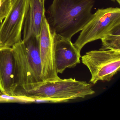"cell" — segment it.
Returning a JSON list of instances; mask_svg holds the SVG:
<instances>
[{
  "label": "cell",
  "instance_id": "cell-2",
  "mask_svg": "<svg viewBox=\"0 0 120 120\" xmlns=\"http://www.w3.org/2000/svg\"><path fill=\"white\" fill-rule=\"evenodd\" d=\"M94 0H53L46 17L52 33L71 40L91 18Z\"/></svg>",
  "mask_w": 120,
  "mask_h": 120
},
{
  "label": "cell",
  "instance_id": "cell-7",
  "mask_svg": "<svg viewBox=\"0 0 120 120\" xmlns=\"http://www.w3.org/2000/svg\"><path fill=\"white\" fill-rule=\"evenodd\" d=\"M39 39L43 80H58L60 78L55 67L54 33L50 29L46 16L43 21Z\"/></svg>",
  "mask_w": 120,
  "mask_h": 120
},
{
  "label": "cell",
  "instance_id": "cell-10",
  "mask_svg": "<svg viewBox=\"0 0 120 120\" xmlns=\"http://www.w3.org/2000/svg\"><path fill=\"white\" fill-rule=\"evenodd\" d=\"M14 59L12 47L0 48V90L14 96Z\"/></svg>",
  "mask_w": 120,
  "mask_h": 120
},
{
  "label": "cell",
  "instance_id": "cell-14",
  "mask_svg": "<svg viewBox=\"0 0 120 120\" xmlns=\"http://www.w3.org/2000/svg\"><path fill=\"white\" fill-rule=\"evenodd\" d=\"M114 2H116L119 4L120 5V0H111Z\"/></svg>",
  "mask_w": 120,
  "mask_h": 120
},
{
  "label": "cell",
  "instance_id": "cell-12",
  "mask_svg": "<svg viewBox=\"0 0 120 120\" xmlns=\"http://www.w3.org/2000/svg\"><path fill=\"white\" fill-rule=\"evenodd\" d=\"M34 102V100L23 96H14L8 95L0 90V103L20 102L30 103Z\"/></svg>",
  "mask_w": 120,
  "mask_h": 120
},
{
  "label": "cell",
  "instance_id": "cell-1",
  "mask_svg": "<svg viewBox=\"0 0 120 120\" xmlns=\"http://www.w3.org/2000/svg\"><path fill=\"white\" fill-rule=\"evenodd\" d=\"M14 59L15 96H23L44 81L39 36L21 40L12 47Z\"/></svg>",
  "mask_w": 120,
  "mask_h": 120
},
{
  "label": "cell",
  "instance_id": "cell-4",
  "mask_svg": "<svg viewBox=\"0 0 120 120\" xmlns=\"http://www.w3.org/2000/svg\"><path fill=\"white\" fill-rule=\"evenodd\" d=\"M120 26V9L107 8L99 9L93 14L81 31L74 45L81 52L86 44L101 39Z\"/></svg>",
  "mask_w": 120,
  "mask_h": 120
},
{
  "label": "cell",
  "instance_id": "cell-3",
  "mask_svg": "<svg viewBox=\"0 0 120 120\" xmlns=\"http://www.w3.org/2000/svg\"><path fill=\"white\" fill-rule=\"evenodd\" d=\"M95 93L92 85L86 81L72 78H60L55 80L42 81L23 96L33 99L34 102L61 103L85 98Z\"/></svg>",
  "mask_w": 120,
  "mask_h": 120
},
{
  "label": "cell",
  "instance_id": "cell-13",
  "mask_svg": "<svg viewBox=\"0 0 120 120\" xmlns=\"http://www.w3.org/2000/svg\"><path fill=\"white\" fill-rule=\"evenodd\" d=\"M12 0H0V22L2 23L11 9Z\"/></svg>",
  "mask_w": 120,
  "mask_h": 120
},
{
  "label": "cell",
  "instance_id": "cell-9",
  "mask_svg": "<svg viewBox=\"0 0 120 120\" xmlns=\"http://www.w3.org/2000/svg\"><path fill=\"white\" fill-rule=\"evenodd\" d=\"M45 0H29L23 27V41L32 36L40 35L43 21L45 17Z\"/></svg>",
  "mask_w": 120,
  "mask_h": 120
},
{
  "label": "cell",
  "instance_id": "cell-5",
  "mask_svg": "<svg viewBox=\"0 0 120 120\" xmlns=\"http://www.w3.org/2000/svg\"><path fill=\"white\" fill-rule=\"evenodd\" d=\"M81 58L82 63L90 72L92 84L99 81H110L120 71V50H92Z\"/></svg>",
  "mask_w": 120,
  "mask_h": 120
},
{
  "label": "cell",
  "instance_id": "cell-11",
  "mask_svg": "<svg viewBox=\"0 0 120 120\" xmlns=\"http://www.w3.org/2000/svg\"><path fill=\"white\" fill-rule=\"evenodd\" d=\"M101 50H120V26L101 39Z\"/></svg>",
  "mask_w": 120,
  "mask_h": 120
},
{
  "label": "cell",
  "instance_id": "cell-8",
  "mask_svg": "<svg viewBox=\"0 0 120 120\" xmlns=\"http://www.w3.org/2000/svg\"><path fill=\"white\" fill-rule=\"evenodd\" d=\"M55 61L58 73H62L67 68L75 67L80 62V52L71 40L54 33Z\"/></svg>",
  "mask_w": 120,
  "mask_h": 120
},
{
  "label": "cell",
  "instance_id": "cell-6",
  "mask_svg": "<svg viewBox=\"0 0 120 120\" xmlns=\"http://www.w3.org/2000/svg\"><path fill=\"white\" fill-rule=\"evenodd\" d=\"M29 0H12L10 11L0 24V48L12 47L21 39Z\"/></svg>",
  "mask_w": 120,
  "mask_h": 120
}]
</instances>
